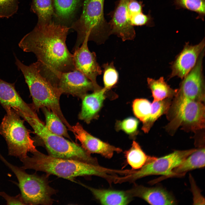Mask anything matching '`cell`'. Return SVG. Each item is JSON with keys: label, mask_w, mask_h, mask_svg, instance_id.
Returning a JSON list of instances; mask_svg holds the SVG:
<instances>
[{"label": "cell", "mask_w": 205, "mask_h": 205, "mask_svg": "<svg viewBox=\"0 0 205 205\" xmlns=\"http://www.w3.org/2000/svg\"><path fill=\"white\" fill-rule=\"evenodd\" d=\"M70 28L52 21L37 23L18 44L24 52L35 55L40 73L56 87L62 73L76 69L66 44Z\"/></svg>", "instance_id": "obj_1"}, {"label": "cell", "mask_w": 205, "mask_h": 205, "mask_svg": "<svg viewBox=\"0 0 205 205\" xmlns=\"http://www.w3.org/2000/svg\"><path fill=\"white\" fill-rule=\"evenodd\" d=\"M20 160L23 169H32L73 180L79 176H95L103 178L108 183L114 177V169L78 160L56 158L47 155L38 150Z\"/></svg>", "instance_id": "obj_2"}, {"label": "cell", "mask_w": 205, "mask_h": 205, "mask_svg": "<svg viewBox=\"0 0 205 205\" xmlns=\"http://www.w3.org/2000/svg\"><path fill=\"white\" fill-rule=\"evenodd\" d=\"M15 64L22 72L32 97L31 104L36 111L46 107L55 114L62 121L69 130L71 126L65 118L61 111L60 99L62 93L53 86L40 72L36 62L29 65L24 64L15 57Z\"/></svg>", "instance_id": "obj_3"}, {"label": "cell", "mask_w": 205, "mask_h": 205, "mask_svg": "<svg viewBox=\"0 0 205 205\" xmlns=\"http://www.w3.org/2000/svg\"><path fill=\"white\" fill-rule=\"evenodd\" d=\"M104 0H83L79 18L71 28L77 33V38L72 51L79 48L86 38L88 40L104 39L110 34L109 22L104 13Z\"/></svg>", "instance_id": "obj_4"}, {"label": "cell", "mask_w": 205, "mask_h": 205, "mask_svg": "<svg viewBox=\"0 0 205 205\" xmlns=\"http://www.w3.org/2000/svg\"><path fill=\"white\" fill-rule=\"evenodd\" d=\"M203 102L184 97L177 93L166 114L169 123L167 130L173 134L180 127L195 132L205 126V107Z\"/></svg>", "instance_id": "obj_5"}, {"label": "cell", "mask_w": 205, "mask_h": 205, "mask_svg": "<svg viewBox=\"0 0 205 205\" xmlns=\"http://www.w3.org/2000/svg\"><path fill=\"white\" fill-rule=\"evenodd\" d=\"M27 122L33 129L34 133L44 143L48 155L99 165L97 159L92 156L81 146L49 131L38 116L31 118Z\"/></svg>", "instance_id": "obj_6"}, {"label": "cell", "mask_w": 205, "mask_h": 205, "mask_svg": "<svg viewBox=\"0 0 205 205\" xmlns=\"http://www.w3.org/2000/svg\"><path fill=\"white\" fill-rule=\"evenodd\" d=\"M4 109L6 114L0 125V134L7 142L9 155L20 160L28 156V152L32 153L38 150L24 125V120L11 108Z\"/></svg>", "instance_id": "obj_7"}, {"label": "cell", "mask_w": 205, "mask_h": 205, "mask_svg": "<svg viewBox=\"0 0 205 205\" xmlns=\"http://www.w3.org/2000/svg\"><path fill=\"white\" fill-rule=\"evenodd\" d=\"M0 159L15 174L19 181L21 195L26 205H51L52 196L56 191L49 184L48 175L29 174L25 170L11 164L0 154Z\"/></svg>", "instance_id": "obj_8"}, {"label": "cell", "mask_w": 205, "mask_h": 205, "mask_svg": "<svg viewBox=\"0 0 205 205\" xmlns=\"http://www.w3.org/2000/svg\"><path fill=\"white\" fill-rule=\"evenodd\" d=\"M196 150L193 149L177 150L163 157H155L141 169L134 170L123 177H118L117 182H134L139 179L152 175H161L164 176V178L176 176L177 175L173 172V169Z\"/></svg>", "instance_id": "obj_9"}, {"label": "cell", "mask_w": 205, "mask_h": 205, "mask_svg": "<svg viewBox=\"0 0 205 205\" xmlns=\"http://www.w3.org/2000/svg\"><path fill=\"white\" fill-rule=\"evenodd\" d=\"M204 51L200 54L194 67L183 79L177 93L187 98L203 102L205 98L202 64Z\"/></svg>", "instance_id": "obj_10"}, {"label": "cell", "mask_w": 205, "mask_h": 205, "mask_svg": "<svg viewBox=\"0 0 205 205\" xmlns=\"http://www.w3.org/2000/svg\"><path fill=\"white\" fill-rule=\"evenodd\" d=\"M88 38H86L81 45L74 50L73 60L75 69L89 79L98 89L102 87L96 81L97 76L101 75L102 70L97 63L96 55L91 52L88 46Z\"/></svg>", "instance_id": "obj_11"}, {"label": "cell", "mask_w": 205, "mask_h": 205, "mask_svg": "<svg viewBox=\"0 0 205 205\" xmlns=\"http://www.w3.org/2000/svg\"><path fill=\"white\" fill-rule=\"evenodd\" d=\"M204 46V39L194 45L185 43L183 50L171 64L172 71L169 79L176 76L183 79L195 66Z\"/></svg>", "instance_id": "obj_12"}, {"label": "cell", "mask_w": 205, "mask_h": 205, "mask_svg": "<svg viewBox=\"0 0 205 205\" xmlns=\"http://www.w3.org/2000/svg\"><path fill=\"white\" fill-rule=\"evenodd\" d=\"M70 131L72 132L76 139L81 146L90 153H96L105 158L112 157L115 153L122 151L120 148L111 145L91 135L79 122L72 126Z\"/></svg>", "instance_id": "obj_13"}, {"label": "cell", "mask_w": 205, "mask_h": 205, "mask_svg": "<svg viewBox=\"0 0 205 205\" xmlns=\"http://www.w3.org/2000/svg\"><path fill=\"white\" fill-rule=\"evenodd\" d=\"M57 87L62 94L70 95L81 99L88 91L99 89L86 76L76 69L62 73Z\"/></svg>", "instance_id": "obj_14"}, {"label": "cell", "mask_w": 205, "mask_h": 205, "mask_svg": "<svg viewBox=\"0 0 205 205\" xmlns=\"http://www.w3.org/2000/svg\"><path fill=\"white\" fill-rule=\"evenodd\" d=\"M129 0H119L109 22L110 34L117 35L123 41L133 40L136 36L128 9Z\"/></svg>", "instance_id": "obj_15"}, {"label": "cell", "mask_w": 205, "mask_h": 205, "mask_svg": "<svg viewBox=\"0 0 205 205\" xmlns=\"http://www.w3.org/2000/svg\"><path fill=\"white\" fill-rule=\"evenodd\" d=\"M0 104L4 109H13L25 120L36 113L31 104L26 103L15 89L14 83L7 82L0 79Z\"/></svg>", "instance_id": "obj_16"}, {"label": "cell", "mask_w": 205, "mask_h": 205, "mask_svg": "<svg viewBox=\"0 0 205 205\" xmlns=\"http://www.w3.org/2000/svg\"><path fill=\"white\" fill-rule=\"evenodd\" d=\"M128 190L133 198H140L152 205H173L176 203L172 195L161 187H148L135 184Z\"/></svg>", "instance_id": "obj_17"}, {"label": "cell", "mask_w": 205, "mask_h": 205, "mask_svg": "<svg viewBox=\"0 0 205 205\" xmlns=\"http://www.w3.org/2000/svg\"><path fill=\"white\" fill-rule=\"evenodd\" d=\"M108 90L104 87L94 91L93 93L85 95L82 99L81 110L79 119L87 124L98 116Z\"/></svg>", "instance_id": "obj_18"}, {"label": "cell", "mask_w": 205, "mask_h": 205, "mask_svg": "<svg viewBox=\"0 0 205 205\" xmlns=\"http://www.w3.org/2000/svg\"><path fill=\"white\" fill-rule=\"evenodd\" d=\"M79 183L89 190L95 199L102 205H127L133 198L128 190L98 189Z\"/></svg>", "instance_id": "obj_19"}, {"label": "cell", "mask_w": 205, "mask_h": 205, "mask_svg": "<svg viewBox=\"0 0 205 205\" xmlns=\"http://www.w3.org/2000/svg\"><path fill=\"white\" fill-rule=\"evenodd\" d=\"M205 166V148L201 147L189 155L178 166L173 172L178 177L183 176L188 171Z\"/></svg>", "instance_id": "obj_20"}, {"label": "cell", "mask_w": 205, "mask_h": 205, "mask_svg": "<svg viewBox=\"0 0 205 205\" xmlns=\"http://www.w3.org/2000/svg\"><path fill=\"white\" fill-rule=\"evenodd\" d=\"M54 16L62 22L68 21L73 16L83 0H52Z\"/></svg>", "instance_id": "obj_21"}, {"label": "cell", "mask_w": 205, "mask_h": 205, "mask_svg": "<svg viewBox=\"0 0 205 205\" xmlns=\"http://www.w3.org/2000/svg\"><path fill=\"white\" fill-rule=\"evenodd\" d=\"M147 82L152 93L153 101L173 98L177 93L178 89L171 88L165 81L163 77L157 79L148 77Z\"/></svg>", "instance_id": "obj_22"}, {"label": "cell", "mask_w": 205, "mask_h": 205, "mask_svg": "<svg viewBox=\"0 0 205 205\" xmlns=\"http://www.w3.org/2000/svg\"><path fill=\"white\" fill-rule=\"evenodd\" d=\"M124 154L127 163L133 170L141 169L156 157L147 155L139 144L135 141L133 142L130 148L125 151Z\"/></svg>", "instance_id": "obj_23"}, {"label": "cell", "mask_w": 205, "mask_h": 205, "mask_svg": "<svg viewBox=\"0 0 205 205\" xmlns=\"http://www.w3.org/2000/svg\"><path fill=\"white\" fill-rule=\"evenodd\" d=\"M31 9L37 16L38 24L52 21L54 15L52 0H32Z\"/></svg>", "instance_id": "obj_24"}, {"label": "cell", "mask_w": 205, "mask_h": 205, "mask_svg": "<svg viewBox=\"0 0 205 205\" xmlns=\"http://www.w3.org/2000/svg\"><path fill=\"white\" fill-rule=\"evenodd\" d=\"M173 98H168L158 101H153L151 110L147 120L143 123L142 129L145 133L150 130L155 122L161 116L166 114L171 104Z\"/></svg>", "instance_id": "obj_25"}, {"label": "cell", "mask_w": 205, "mask_h": 205, "mask_svg": "<svg viewBox=\"0 0 205 205\" xmlns=\"http://www.w3.org/2000/svg\"><path fill=\"white\" fill-rule=\"evenodd\" d=\"M42 109L45 117V126L47 129L54 134L70 139L66 126L61 119L47 108L43 107Z\"/></svg>", "instance_id": "obj_26"}, {"label": "cell", "mask_w": 205, "mask_h": 205, "mask_svg": "<svg viewBox=\"0 0 205 205\" xmlns=\"http://www.w3.org/2000/svg\"><path fill=\"white\" fill-rule=\"evenodd\" d=\"M132 107L135 115L143 123L149 118L151 111V103L144 99H136L133 102Z\"/></svg>", "instance_id": "obj_27"}, {"label": "cell", "mask_w": 205, "mask_h": 205, "mask_svg": "<svg viewBox=\"0 0 205 205\" xmlns=\"http://www.w3.org/2000/svg\"><path fill=\"white\" fill-rule=\"evenodd\" d=\"M102 67L104 69V87L108 91L113 87L118 82V74L114 66L113 62L104 63Z\"/></svg>", "instance_id": "obj_28"}, {"label": "cell", "mask_w": 205, "mask_h": 205, "mask_svg": "<svg viewBox=\"0 0 205 205\" xmlns=\"http://www.w3.org/2000/svg\"><path fill=\"white\" fill-rule=\"evenodd\" d=\"M177 7L195 12L203 17L205 15V0H174Z\"/></svg>", "instance_id": "obj_29"}, {"label": "cell", "mask_w": 205, "mask_h": 205, "mask_svg": "<svg viewBox=\"0 0 205 205\" xmlns=\"http://www.w3.org/2000/svg\"><path fill=\"white\" fill-rule=\"evenodd\" d=\"M18 0H0V18H8L18 9Z\"/></svg>", "instance_id": "obj_30"}, {"label": "cell", "mask_w": 205, "mask_h": 205, "mask_svg": "<svg viewBox=\"0 0 205 205\" xmlns=\"http://www.w3.org/2000/svg\"><path fill=\"white\" fill-rule=\"evenodd\" d=\"M138 122L136 118L130 117L122 121H118L116 123L118 130H121L130 136H133L137 132Z\"/></svg>", "instance_id": "obj_31"}, {"label": "cell", "mask_w": 205, "mask_h": 205, "mask_svg": "<svg viewBox=\"0 0 205 205\" xmlns=\"http://www.w3.org/2000/svg\"><path fill=\"white\" fill-rule=\"evenodd\" d=\"M151 20L150 16L146 15L143 12L132 15L130 16L131 23L134 26H141L148 24Z\"/></svg>", "instance_id": "obj_32"}, {"label": "cell", "mask_w": 205, "mask_h": 205, "mask_svg": "<svg viewBox=\"0 0 205 205\" xmlns=\"http://www.w3.org/2000/svg\"><path fill=\"white\" fill-rule=\"evenodd\" d=\"M0 196L6 200L7 205H26L21 194L14 196H10L3 192H0Z\"/></svg>", "instance_id": "obj_33"}, {"label": "cell", "mask_w": 205, "mask_h": 205, "mask_svg": "<svg viewBox=\"0 0 205 205\" xmlns=\"http://www.w3.org/2000/svg\"><path fill=\"white\" fill-rule=\"evenodd\" d=\"M190 181L192 191L193 195V202L195 204H204V199L201 195L200 191L196 186L192 177Z\"/></svg>", "instance_id": "obj_34"}, {"label": "cell", "mask_w": 205, "mask_h": 205, "mask_svg": "<svg viewBox=\"0 0 205 205\" xmlns=\"http://www.w3.org/2000/svg\"><path fill=\"white\" fill-rule=\"evenodd\" d=\"M144 5L142 3L137 0H130L128 5V9L130 16L136 13L143 12Z\"/></svg>", "instance_id": "obj_35"}]
</instances>
